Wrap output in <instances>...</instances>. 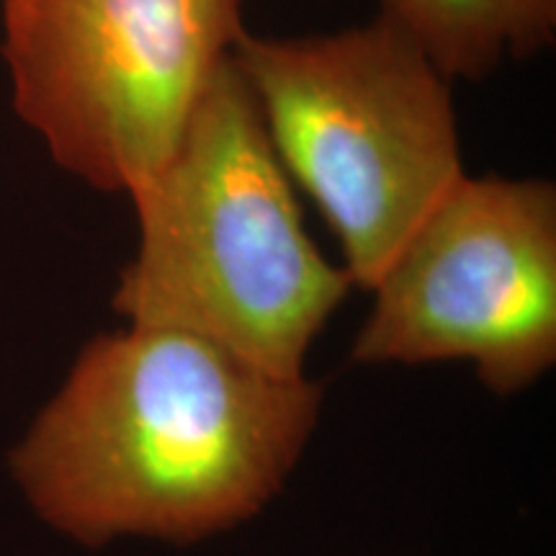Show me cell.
I'll list each match as a JSON object with an SVG mask.
<instances>
[{"instance_id":"1","label":"cell","mask_w":556,"mask_h":556,"mask_svg":"<svg viewBox=\"0 0 556 556\" xmlns=\"http://www.w3.org/2000/svg\"><path fill=\"white\" fill-rule=\"evenodd\" d=\"M323 387L212 340L129 325L86 345L13 451L47 523L86 546L193 544L283 490L315 433Z\"/></svg>"},{"instance_id":"5","label":"cell","mask_w":556,"mask_h":556,"mask_svg":"<svg viewBox=\"0 0 556 556\" xmlns=\"http://www.w3.org/2000/svg\"><path fill=\"white\" fill-rule=\"evenodd\" d=\"M368 291L356 364L471 361L490 392L531 387L556 361V186L464 173Z\"/></svg>"},{"instance_id":"3","label":"cell","mask_w":556,"mask_h":556,"mask_svg":"<svg viewBox=\"0 0 556 556\" xmlns=\"http://www.w3.org/2000/svg\"><path fill=\"white\" fill-rule=\"evenodd\" d=\"M229 58L291 184L343 248L348 276L371 289L467 173L451 80L381 16L317 37L245 29Z\"/></svg>"},{"instance_id":"2","label":"cell","mask_w":556,"mask_h":556,"mask_svg":"<svg viewBox=\"0 0 556 556\" xmlns=\"http://www.w3.org/2000/svg\"><path fill=\"white\" fill-rule=\"evenodd\" d=\"M139 248L114 309L129 325L212 340L278 377L304 358L356 283L319 253L232 58L165 165L129 193Z\"/></svg>"},{"instance_id":"6","label":"cell","mask_w":556,"mask_h":556,"mask_svg":"<svg viewBox=\"0 0 556 556\" xmlns=\"http://www.w3.org/2000/svg\"><path fill=\"white\" fill-rule=\"evenodd\" d=\"M379 16L448 80H484L507 60L554 45L556 0H379Z\"/></svg>"},{"instance_id":"4","label":"cell","mask_w":556,"mask_h":556,"mask_svg":"<svg viewBox=\"0 0 556 556\" xmlns=\"http://www.w3.org/2000/svg\"><path fill=\"white\" fill-rule=\"evenodd\" d=\"M245 31L242 0H3L13 109L60 168L131 193Z\"/></svg>"}]
</instances>
